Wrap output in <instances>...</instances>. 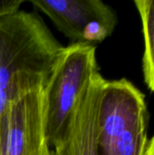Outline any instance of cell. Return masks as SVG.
I'll list each match as a JSON object with an SVG mask.
<instances>
[{
  "mask_svg": "<svg viewBox=\"0 0 154 155\" xmlns=\"http://www.w3.org/2000/svg\"><path fill=\"white\" fill-rule=\"evenodd\" d=\"M63 48L37 13L0 17V118L14 100L45 87Z\"/></svg>",
  "mask_w": 154,
  "mask_h": 155,
  "instance_id": "6da1fadb",
  "label": "cell"
},
{
  "mask_svg": "<svg viewBox=\"0 0 154 155\" xmlns=\"http://www.w3.org/2000/svg\"><path fill=\"white\" fill-rule=\"evenodd\" d=\"M99 73L94 45L75 43L63 48L44 87V134L49 146L55 148L64 141Z\"/></svg>",
  "mask_w": 154,
  "mask_h": 155,
  "instance_id": "7a4b0ae2",
  "label": "cell"
},
{
  "mask_svg": "<svg viewBox=\"0 0 154 155\" xmlns=\"http://www.w3.org/2000/svg\"><path fill=\"white\" fill-rule=\"evenodd\" d=\"M149 113L145 95L125 78L105 80L98 115V155H144Z\"/></svg>",
  "mask_w": 154,
  "mask_h": 155,
  "instance_id": "3957f363",
  "label": "cell"
},
{
  "mask_svg": "<svg viewBox=\"0 0 154 155\" xmlns=\"http://www.w3.org/2000/svg\"><path fill=\"white\" fill-rule=\"evenodd\" d=\"M7 117L5 155H45L50 150L44 134V88L14 100Z\"/></svg>",
  "mask_w": 154,
  "mask_h": 155,
  "instance_id": "277c9868",
  "label": "cell"
},
{
  "mask_svg": "<svg viewBox=\"0 0 154 155\" xmlns=\"http://www.w3.org/2000/svg\"><path fill=\"white\" fill-rule=\"evenodd\" d=\"M30 3L53 22L70 44L81 43L84 28L93 20L118 21L113 9L101 0H31Z\"/></svg>",
  "mask_w": 154,
  "mask_h": 155,
  "instance_id": "5b68a950",
  "label": "cell"
},
{
  "mask_svg": "<svg viewBox=\"0 0 154 155\" xmlns=\"http://www.w3.org/2000/svg\"><path fill=\"white\" fill-rule=\"evenodd\" d=\"M105 79L99 73L93 78L54 155H98V115Z\"/></svg>",
  "mask_w": 154,
  "mask_h": 155,
  "instance_id": "8992f818",
  "label": "cell"
},
{
  "mask_svg": "<svg viewBox=\"0 0 154 155\" xmlns=\"http://www.w3.org/2000/svg\"><path fill=\"white\" fill-rule=\"evenodd\" d=\"M134 5L142 21L144 38L143 69L144 81L154 93V0H136Z\"/></svg>",
  "mask_w": 154,
  "mask_h": 155,
  "instance_id": "52a82bcc",
  "label": "cell"
},
{
  "mask_svg": "<svg viewBox=\"0 0 154 155\" xmlns=\"http://www.w3.org/2000/svg\"><path fill=\"white\" fill-rule=\"evenodd\" d=\"M117 23L103 20H93L87 24L81 35V43L93 45L100 43L110 36Z\"/></svg>",
  "mask_w": 154,
  "mask_h": 155,
  "instance_id": "ba28073f",
  "label": "cell"
},
{
  "mask_svg": "<svg viewBox=\"0 0 154 155\" xmlns=\"http://www.w3.org/2000/svg\"><path fill=\"white\" fill-rule=\"evenodd\" d=\"M24 0H0V17L20 10Z\"/></svg>",
  "mask_w": 154,
  "mask_h": 155,
  "instance_id": "9c48e42d",
  "label": "cell"
},
{
  "mask_svg": "<svg viewBox=\"0 0 154 155\" xmlns=\"http://www.w3.org/2000/svg\"><path fill=\"white\" fill-rule=\"evenodd\" d=\"M8 133V117L7 111L0 118V155H5L6 141Z\"/></svg>",
  "mask_w": 154,
  "mask_h": 155,
  "instance_id": "30bf717a",
  "label": "cell"
},
{
  "mask_svg": "<svg viewBox=\"0 0 154 155\" xmlns=\"http://www.w3.org/2000/svg\"><path fill=\"white\" fill-rule=\"evenodd\" d=\"M144 155H154V135L152 137L151 141L148 142L147 149Z\"/></svg>",
  "mask_w": 154,
  "mask_h": 155,
  "instance_id": "8fae6325",
  "label": "cell"
},
{
  "mask_svg": "<svg viewBox=\"0 0 154 155\" xmlns=\"http://www.w3.org/2000/svg\"><path fill=\"white\" fill-rule=\"evenodd\" d=\"M45 155H54V151H51V150H49L46 153H45Z\"/></svg>",
  "mask_w": 154,
  "mask_h": 155,
  "instance_id": "7c38bea8",
  "label": "cell"
}]
</instances>
